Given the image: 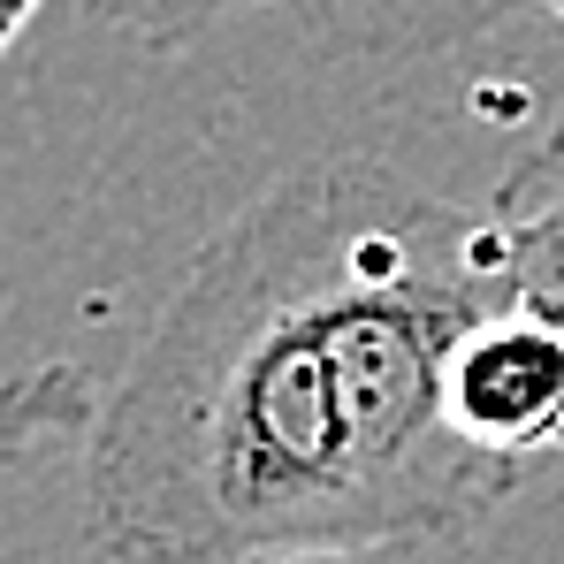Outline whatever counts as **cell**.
I'll use <instances>...</instances> for the list:
<instances>
[{
  "mask_svg": "<svg viewBox=\"0 0 564 564\" xmlns=\"http://www.w3.org/2000/svg\"><path fill=\"white\" fill-rule=\"evenodd\" d=\"M451 427L473 451L527 466L564 451V328L534 305L480 313L451 351Z\"/></svg>",
  "mask_w": 564,
  "mask_h": 564,
  "instance_id": "obj_2",
  "label": "cell"
},
{
  "mask_svg": "<svg viewBox=\"0 0 564 564\" xmlns=\"http://www.w3.org/2000/svg\"><path fill=\"white\" fill-rule=\"evenodd\" d=\"M527 8H550V15H557V23H564V0H527Z\"/></svg>",
  "mask_w": 564,
  "mask_h": 564,
  "instance_id": "obj_8",
  "label": "cell"
},
{
  "mask_svg": "<svg viewBox=\"0 0 564 564\" xmlns=\"http://www.w3.org/2000/svg\"><path fill=\"white\" fill-rule=\"evenodd\" d=\"M344 62H427L496 31L527 0H282Z\"/></svg>",
  "mask_w": 564,
  "mask_h": 564,
  "instance_id": "obj_3",
  "label": "cell"
},
{
  "mask_svg": "<svg viewBox=\"0 0 564 564\" xmlns=\"http://www.w3.org/2000/svg\"><path fill=\"white\" fill-rule=\"evenodd\" d=\"M31 15H39V0H8V39H15V31H23Z\"/></svg>",
  "mask_w": 564,
  "mask_h": 564,
  "instance_id": "obj_7",
  "label": "cell"
},
{
  "mask_svg": "<svg viewBox=\"0 0 564 564\" xmlns=\"http://www.w3.org/2000/svg\"><path fill=\"white\" fill-rule=\"evenodd\" d=\"M488 214L503 229L511 305H534L542 321L564 328V115H557V130L503 176Z\"/></svg>",
  "mask_w": 564,
  "mask_h": 564,
  "instance_id": "obj_4",
  "label": "cell"
},
{
  "mask_svg": "<svg viewBox=\"0 0 564 564\" xmlns=\"http://www.w3.org/2000/svg\"><path fill=\"white\" fill-rule=\"evenodd\" d=\"M511 305L496 214L389 161H321L221 221L85 435L93 534L130 564L427 550L519 466L451 427V351Z\"/></svg>",
  "mask_w": 564,
  "mask_h": 564,
  "instance_id": "obj_1",
  "label": "cell"
},
{
  "mask_svg": "<svg viewBox=\"0 0 564 564\" xmlns=\"http://www.w3.org/2000/svg\"><path fill=\"white\" fill-rule=\"evenodd\" d=\"M389 550H275V557H245V564H375Z\"/></svg>",
  "mask_w": 564,
  "mask_h": 564,
  "instance_id": "obj_6",
  "label": "cell"
},
{
  "mask_svg": "<svg viewBox=\"0 0 564 564\" xmlns=\"http://www.w3.org/2000/svg\"><path fill=\"white\" fill-rule=\"evenodd\" d=\"M99 23H115L122 39H138L145 54H176L198 31H214L237 8H282V0H85Z\"/></svg>",
  "mask_w": 564,
  "mask_h": 564,
  "instance_id": "obj_5",
  "label": "cell"
}]
</instances>
